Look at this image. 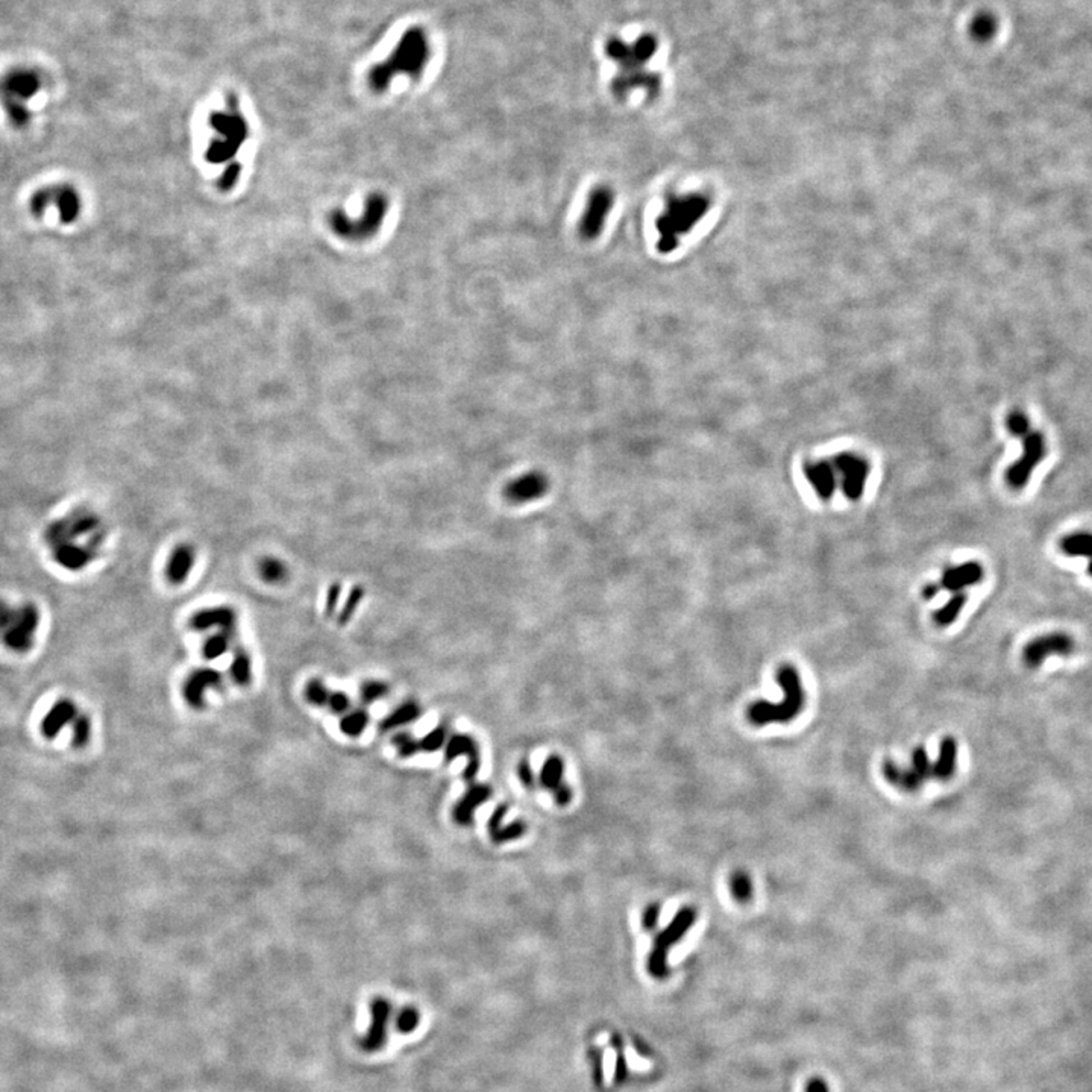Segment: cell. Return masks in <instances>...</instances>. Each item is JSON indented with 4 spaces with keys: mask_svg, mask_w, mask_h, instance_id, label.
I'll return each instance as SVG.
<instances>
[{
    "mask_svg": "<svg viewBox=\"0 0 1092 1092\" xmlns=\"http://www.w3.org/2000/svg\"><path fill=\"white\" fill-rule=\"evenodd\" d=\"M550 491V481L541 472L532 471L514 478L504 489L505 500L512 504H528L543 498Z\"/></svg>",
    "mask_w": 1092,
    "mask_h": 1092,
    "instance_id": "17",
    "label": "cell"
},
{
    "mask_svg": "<svg viewBox=\"0 0 1092 1092\" xmlns=\"http://www.w3.org/2000/svg\"><path fill=\"white\" fill-rule=\"evenodd\" d=\"M421 713H422V710H421V706L417 703L407 701V703L401 704L399 707H396L392 713H389L381 721L380 730L389 731V730H394V728L403 727L407 724H412L416 719L421 718Z\"/></svg>",
    "mask_w": 1092,
    "mask_h": 1092,
    "instance_id": "26",
    "label": "cell"
},
{
    "mask_svg": "<svg viewBox=\"0 0 1092 1092\" xmlns=\"http://www.w3.org/2000/svg\"><path fill=\"white\" fill-rule=\"evenodd\" d=\"M349 706H351V701H349V697L346 695L345 692H342V690L331 692L329 699H328V707L333 710L334 713L342 715V713H345L346 710L349 709Z\"/></svg>",
    "mask_w": 1092,
    "mask_h": 1092,
    "instance_id": "48",
    "label": "cell"
},
{
    "mask_svg": "<svg viewBox=\"0 0 1092 1092\" xmlns=\"http://www.w3.org/2000/svg\"><path fill=\"white\" fill-rule=\"evenodd\" d=\"M233 639H234V634L225 633V631H219L216 634H213L211 638H208L205 643H204V647H202L204 659H220L223 654H227L231 643H233Z\"/></svg>",
    "mask_w": 1092,
    "mask_h": 1092,
    "instance_id": "32",
    "label": "cell"
},
{
    "mask_svg": "<svg viewBox=\"0 0 1092 1092\" xmlns=\"http://www.w3.org/2000/svg\"><path fill=\"white\" fill-rule=\"evenodd\" d=\"M39 622V615L35 606L28 604L20 611H12L5 602H0V630L3 631L5 642L12 650H30Z\"/></svg>",
    "mask_w": 1092,
    "mask_h": 1092,
    "instance_id": "9",
    "label": "cell"
},
{
    "mask_svg": "<svg viewBox=\"0 0 1092 1092\" xmlns=\"http://www.w3.org/2000/svg\"><path fill=\"white\" fill-rule=\"evenodd\" d=\"M90 733H91V722H90L89 716L78 715L73 721V733H71L73 747H85L87 742H89Z\"/></svg>",
    "mask_w": 1092,
    "mask_h": 1092,
    "instance_id": "39",
    "label": "cell"
},
{
    "mask_svg": "<svg viewBox=\"0 0 1092 1092\" xmlns=\"http://www.w3.org/2000/svg\"><path fill=\"white\" fill-rule=\"evenodd\" d=\"M1006 426H1007V430H1009L1011 433L1014 434V435H1018V437H1024V435H1027V434L1030 433V422H1029V417L1024 414V412H1020V410H1014V412H1011V413L1007 414V417H1006Z\"/></svg>",
    "mask_w": 1092,
    "mask_h": 1092,
    "instance_id": "42",
    "label": "cell"
},
{
    "mask_svg": "<svg viewBox=\"0 0 1092 1092\" xmlns=\"http://www.w3.org/2000/svg\"><path fill=\"white\" fill-rule=\"evenodd\" d=\"M39 79L30 73H20L7 79L3 84L2 98L5 100L11 120L23 125L28 120V102L39 93Z\"/></svg>",
    "mask_w": 1092,
    "mask_h": 1092,
    "instance_id": "13",
    "label": "cell"
},
{
    "mask_svg": "<svg viewBox=\"0 0 1092 1092\" xmlns=\"http://www.w3.org/2000/svg\"><path fill=\"white\" fill-rule=\"evenodd\" d=\"M238 175H240V166H238V164H233V166L228 168L227 172L223 173V177L220 179L219 186H220L222 190H229V188L236 184Z\"/></svg>",
    "mask_w": 1092,
    "mask_h": 1092,
    "instance_id": "51",
    "label": "cell"
},
{
    "mask_svg": "<svg viewBox=\"0 0 1092 1092\" xmlns=\"http://www.w3.org/2000/svg\"><path fill=\"white\" fill-rule=\"evenodd\" d=\"M195 563H196V554L193 546H190L188 543H181L175 546L168 555L164 569L168 583L173 586L184 584L193 571Z\"/></svg>",
    "mask_w": 1092,
    "mask_h": 1092,
    "instance_id": "21",
    "label": "cell"
},
{
    "mask_svg": "<svg viewBox=\"0 0 1092 1092\" xmlns=\"http://www.w3.org/2000/svg\"><path fill=\"white\" fill-rule=\"evenodd\" d=\"M938 592H939V586H936V584H925L924 589H923V597H924L925 600H932V598H935Z\"/></svg>",
    "mask_w": 1092,
    "mask_h": 1092,
    "instance_id": "54",
    "label": "cell"
},
{
    "mask_svg": "<svg viewBox=\"0 0 1092 1092\" xmlns=\"http://www.w3.org/2000/svg\"><path fill=\"white\" fill-rule=\"evenodd\" d=\"M387 211V197L383 193H372L366 199L363 214L358 219L354 220L346 216L343 211H334L329 217V223L337 236L352 242H363L380 231Z\"/></svg>",
    "mask_w": 1092,
    "mask_h": 1092,
    "instance_id": "6",
    "label": "cell"
},
{
    "mask_svg": "<svg viewBox=\"0 0 1092 1092\" xmlns=\"http://www.w3.org/2000/svg\"><path fill=\"white\" fill-rule=\"evenodd\" d=\"M659 919L660 905L659 903H652V905H647L643 914H642V927L648 932H652V930L657 928Z\"/></svg>",
    "mask_w": 1092,
    "mask_h": 1092,
    "instance_id": "47",
    "label": "cell"
},
{
    "mask_svg": "<svg viewBox=\"0 0 1092 1092\" xmlns=\"http://www.w3.org/2000/svg\"><path fill=\"white\" fill-rule=\"evenodd\" d=\"M957 760V742L947 736L939 747L936 762H930L924 747H916L912 753V767H901L892 760H885L882 772L886 781L905 792H916L927 780H950L955 774Z\"/></svg>",
    "mask_w": 1092,
    "mask_h": 1092,
    "instance_id": "2",
    "label": "cell"
},
{
    "mask_svg": "<svg viewBox=\"0 0 1092 1092\" xmlns=\"http://www.w3.org/2000/svg\"><path fill=\"white\" fill-rule=\"evenodd\" d=\"M835 469L842 473V491L850 501H857L865 492L869 473L868 463L856 454L842 453L833 460Z\"/></svg>",
    "mask_w": 1092,
    "mask_h": 1092,
    "instance_id": "14",
    "label": "cell"
},
{
    "mask_svg": "<svg viewBox=\"0 0 1092 1092\" xmlns=\"http://www.w3.org/2000/svg\"><path fill=\"white\" fill-rule=\"evenodd\" d=\"M229 675L238 686H249L252 681V659L243 647H237L234 650Z\"/></svg>",
    "mask_w": 1092,
    "mask_h": 1092,
    "instance_id": "27",
    "label": "cell"
},
{
    "mask_svg": "<svg viewBox=\"0 0 1092 1092\" xmlns=\"http://www.w3.org/2000/svg\"><path fill=\"white\" fill-rule=\"evenodd\" d=\"M392 1014V1004L383 997L375 998L371 1003V1025L360 1041V1047L364 1052L372 1053L383 1047L387 1039V1023Z\"/></svg>",
    "mask_w": 1092,
    "mask_h": 1092,
    "instance_id": "18",
    "label": "cell"
},
{
    "mask_svg": "<svg viewBox=\"0 0 1092 1092\" xmlns=\"http://www.w3.org/2000/svg\"><path fill=\"white\" fill-rule=\"evenodd\" d=\"M615 205V191L609 186H597L591 190L584 213L578 222V234L583 240L592 242L602 234L607 217Z\"/></svg>",
    "mask_w": 1092,
    "mask_h": 1092,
    "instance_id": "10",
    "label": "cell"
},
{
    "mask_svg": "<svg viewBox=\"0 0 1092 1092\" xmlns=\"http://www.w3.org/2000/svg\"><path fill=\"white\" fill-rule=\"evenodd\" d=\"M91 557H93V554L89 550H82V548H78L75 545L64 543V545L59 546L58 560L70 569L82 568L84 564L89 563Z\"/></svg>",
    "mask_w": 1092,
    "mask_h": 1092,
    "instance_id": "33",
    "label": "cell"
},
{
    "mask_svg": "<svg viewBox=\"0 0 1092 1092\" xmlns=\"http://www.w3.org/2000/svg\"><path fill=\"white\" fill-rule=\"evenodd\" d=\"M1061 550L1071 557H1092V532H1073L1061 541Z\"/></svg>",
    "mask_w": 1092,
    "mask_h": 1092,
    "instance_id": "28",
    "label": "cell"
},
{
    "mask_svg": "<svg viewBox=\"0 0 1092 1092\" xmlns=\"http://www.w3.org/2000/svg\"><path fill=\"white\" fill-rule=\"evenodd\" d=\"M973 35L975 39H993L997 32V20L991 14H982L973 21Z\"/></svg>",
    "mask_w": 1092,
    "mask_h": 1092,
    "instance_id": "40",
    "label": "cell"
},
{
    "mask_svg": "<svg viewBox=\"0 0 1092 1092\" xmlns=\"http://www.w3.org/2000/svg\"><path fill=\"white\" fill-rule=\"evenodd\" d=\"M389 686L380 680H367L360 688V699L364 704H372L389 693Z\"/></svg>",
    "mask_w": 1092,
    "mask_h": 1092,
    "instance_id": "38",
    "label": "cell"
},
{
    "mask_svg": "<svg viewBox=\"0 0 1092 1092\" xmlns=\"http://www.w3.org/2000/svg\"><path fill=\"white\" fill-rule=\"evenodd\" d=\"M363 598L364 591L360 586H355V587L351 589L349 595H348V598H346L345 604L342 606L340 611H337V624H339V625L345 627V625H348V624L352 620L355 613L358 611V606L362 604Z\"/></svg>",
    "mask_w": 1092,
    "mask_h": 1092,
    "instance_id": "35",
    "label": "cell"
},
{
    "mask_svg": "<svg viewBox=\"0 0 1092 1092\" xmlns=\"http://www.w3.org/2000/svg\"><path fill=\"white\" fill-rule=\"evenodd\" d=\"M428 41L421 30H412L403 35L392 57L378 66L372 73V87L378 91L387 89L394 76L403 73L417 78L422 75L428 61Z\"/></svg>",
    "mask_w": 1092,
    "mask_h": 1092,
    "instance_id": "5",
    "label": "cell"
},
{
    "mask_svg": "<svg viewBox=\"0 0 1092 1092\" xmlns=\"http://www.w3.org/2000/svg\"><path fill=\"white\" fill-rule=\"evenodd\" d=\"M1074 650V640L1065 633H1050L1030 640L1023 651L1024 661L1029 668H1038L1052 654L1067 656Z\"/></svg>",
    "mask_w": 1092,
    "mask_h": 1092,
    "instance_id": "15",
    "label": "cell"
},
{
    "mask_svg": "<svg viewBox=\"0 0 1092 1092\" xmlns=\"http://www.w3.org/2000/svg\"><path fill=\"white\" fill-rule=\"evenodd\" d=\"M806 1092H828V1085L821 1077H815L807 1083Z\"/></svg>",
    "mask_w": 1092,
    "mask_h": 1092,
    "instance_id": "53",
    "label": "cell"
},
{
    "mask_svg": "<svg viewBox=\"0 0 1092 1092\" xmlns=\"http://www.w3.org/2000/svg\"><path fill=\"white\" fill-rule=\"evenodd\" d=\"M188 625H190L191 630L197 631V633H205V631L216 629L219 631L236 634L237 613L229 606H216V607H210V609H202V611H196L190 618Z\"/></svg>",
    "mask_w": 1092,
    "mask_h": 1092,
    "instance_id": "19",
    "label": "cell"
},
{
    "mask_svg": "<svg viewBox=\"0 0 1092 1092\" xmlns=\"http://www.w3.org/2000/svg\"><path fill=\"white\" fill-rule=\"evenodd\" d=\"M730 891L739 903H747L753 896V883L747 873L736 871L730 877Z\"/></svg>",
    "mask_w": 1092,
    "mask_h": 1092,
    "instance_id": "36",
    "label": "cell"
},
{
    "mask_svg": "<svg viewBox=\"0 0 1092 1092\" xmlns=\"http://www.w3.org/2000/svg\"><path fill=\"white\" fill-rule=\"evenodd\" d=\"M552 794H554V799H555L557 806L566 807L568 804H571L574 794H572L571 787L568 786V785L563 783V785H561L559 789H555Z\"/></svg>",
    "mask_w": 1092,
    "mask_h": 1092,
    "instance_id": "52",
    "label": "cell"
},
{
    "mask_svg": "<svg viewBox=\"0 0 1092 1092\" xmlns=\"http://www.w3.org/2000/svg\"><path fill=\"white\" fill-rule=\"evenodd\" d=\"M507 810H509V806H507V804H498V807L493 810L492 817H491L489 822H487V830H489V835H491L492 839L496 836L498 832L501 830L502 819L507 815Z\"/></svg>",
    "mask_w": 1092,
    "mask_h": 1092,
    "instance_id": "49",
    "label": "cell"
},
{
    "mask_svg": "<svg viewBox=\"0 0 1092 1092\" xmlns=\"http://www.w3.org/2000/svg\"><path fill=\"white\" fill-rule=\"evenodd\" d=\"M30 208L39 216L46 210L53 208L62 223H71L81 213V197L71 186H53L35 193L30 200Z\"/></svg>",
    "mask_w": 1092,
    "mask_h": 1092,
    "instance_id": "11",
    "label": "cell"
},
{
    "mask_svg": "<svg viewBox=\"0 0 1092 1092\" xmlns=\"http://www.w3.org/2000/svg\"><path fill=\"white\" fill-rule=\"evenodd\" d=\"M697 921V910L693 907H683L672 918L670 925L663 928L654 939V945L648 957V971L656 979H665L670 973L668 953L670 947L677 944L686 932Z\"/></svg>",
    "mask_w": 1092,
    "mask_h": 1092,
    "instance_id": "7",
    "label": "cell"
},
{
    "mask_svg": "<svg viewBox=\"0 0 1092 1092\" xmlns=\"http://www.w3.org/2000/svg\"><path fill=\"white\" fill-rule=\"evenodd\" d=\"M525 833H527V824L522 822V821H514L509 826L501 827V830L498 832L496 836L493 837L492 841L495 844H504V842L516 841V839L523 836Z\"/></svg>",
    "mask_w": 1092,
    "mask_h": 1092,
    "instance_id": "45",
    "label": "cell"
},
{
    "mask_svg": "<svg viewBox=\"0 0 1092 1092\" xmlns=\"http://www.w3.org/2000/svg\"><path fill=\"white\" fill-rule=\"evenodd\" d=\"M982 578H984L982 566L975 561H970V563H964L961 566L947 569L944 575H942L941 586L944 587L945 591L957 593V592L962 591L968 586H975Z\"/></svg>",
    "mask_w": 1092,
    "mask_h": 1092,
    "instance_id": "24",
    "label": "cell"
},
{
    "mask_svg": "<svg viewBox=\"0 0 1092 1092\" xmlns=\"http://www.w3.org/2000/svg\"><path fill=\"white\" fill-rule=\"evenodd\" d=\"M392 742H394V748H396V751L401 758H413L414 754L421 749L419 740H416L410 733H405V731L398 733L396 736H394Z\"/></svg>",
    "mask_w": 1092,
    "mask_h": 1092,
    "instance_id": "41",
    "label": "cell"
},
{
    "mask_svg": "<svg viewBox=\"0 0 1092 1092\" xmlns=\"http://www.w3.org/2000/svg\"><path fill=\"white\" fill-rule=\"evenodd\" d=\"M965 602H966V597H965V593H961V592H957L955 597H951V600L948 601V602L945 604L944 607H941L939 611H936L935 613L936 624H938V625H941V627H947V625L953 624V622H955L956 620V618L959 616V613H961V611H962V609H964Z\"/></svg>",
    "mask_w": 1092,
    "mask_h": 1092,
    "instance_id": "34",
    "label": "cell"
},
{
    "mask_svg": "<svg viewBox=\"0 0 1092 1092\" xmlns=\"http://www.w3.org/2000/svg\"><path fill=\"white\" fill-rule=\"evenodd\" d=\"M1047 454L1045 437L1039 431H1030L1023 437V454L1006 471V481L1012 489H1023L1029 482L1036 466L1043 462Z\"/></svg>",
    "mask_w": 1092,
    "mask_h": 1092,
    "instance_id": "12",
    "label": "cell"
},
{
    "mask_svg": "<svg viewBox=\"0 0 1092 1092\" xmlns=\"http://www.w3.org/2000/svg\"><path fill=\"white\" fill-rule=\"evenodd\" d=\"M258 574L269 584H279L288 577L286 563L276 557H265L258 564Z\"/></svg>",
    "mask_w": 1092,
    "mask_h": 1092,
    "instance_id": "31",
    "label": "cell"
},
{
    "mask_svg": "<svg viewBox=\"0 0 1092 1092\" xmlns=\"http://www.w3.org/2000/svg\"><path fill=\"white\" fill-rule=\"evenodd\" d=\"M445 742H446V728L440 726V727L431 730L428 735H425L419 740V745L425 753H434V751L440 749L445 745Z\"/></svg>",
    "mask_w": 1092,
    "mask_h": 1092,
    "instance_id": "43",
    "label": "cell"
},
{
    "mask_svg": "<svg viewBox=\"0 0 1092 1092\" xmlns=\"http://www.w3.org/2000/svg\"><path fill=\"white\" fill-rule=\"evenodd\" d=\"M778 684L781 686L785 698L781 703L756 701L747 710L748 721L754 726H767L771 722H789L797 718L804 707V689L803 683L794 666L785 665L777 672Z\"/></svg>",
    "mask_w": 1092,
    "mask_h": 1092,
    "instance_id": "4",
    "label": "cell"
},
{
    "mask_svg": "<svg viewBox=\"0 0 1092 1092\" xmlns=\"http://www.w3.org/2000/svg\"><path fill=\"white\" fill-rule=\"evenodd\" d=\"M491 797H492V787L487 785H472L454 806V821L458 826H471L475 810L482 806L486 801H489Z\"/></svg>",
    "mask_w": 1092,
    "mask_h": 1092,
    "instance_id": "22",
    "label": "cell"
},
{
    "mask_svg": "<svg viewBox=\"0 0 1092 1092\" xmlns=\"http://www.w3.org/2000/svg\"><path fill=\"white\" fill-rule=\"evenodd\" d=\"M518 777L521 780L522 785L527 787V789H532V787L536 786L534 772H532V765H530V762H528L527 758L521 760L519 765H518Z\"/></svg>",
    "mask_w": 1092,
    "mask_h": 1092,
    "instance_id": "50",
    "label": "cell"
},
{
    "mask_svg": "<svg viewBox=\"0 0 1092 1092\" xmlns=\"http://www.w3.org/2000/svg\"><path fill=\"white\" fill-rule=\"evenodd\" d=\"M223 677L213 668H199L188 675L182 684V697L191 709H204L210 689L222 688Z\"/></svg>",
    "mask_w": 1092,
    "mask_h": 1092,
    "instance_id": "16",
    "label": "cell"
},
{
    "mask_svg": "<svg viewBox=\"0 0 1092 1092\" xmlns=\"http://www.w3.org/2000/svg\"><path fill=\"white\" fill-rule=\"evenodd\" d=\"M1088 572H1090V575L1092 577V557L1091 560H1090V564H1088Z\"/></svg>",
    "mask_w": 1092,
    "mask_h": 1092,
    "instance_id": "55",
    "label": "cell"
},
{
    "mask_svg": "<svg viewBox=\"0 0 1092 1092\" xmlns=\"http://www.w3.org/2000/svg\"><path fill=\"white\" fill-rule=\"evenodd\" d=\"M211 127L216 129L217 138L208 149L210 163H225L234 157L242 143L247 140V123L234 111L217 113L211 118Z\"/></svg>",
    "mask_w": 1092,
    "mask_h": 1092,
    "instance_id": "8",
    "label": "cell"
},
{
    "mask_svg": "<svg viewBox=\"0 0 1092 1092\" xmlns=\"http://www.w3.org/2000/svg\"><path fill=\"white\" fill-rule=\"evenodd\" d=\"M710 210V199L706 193L689 191L666 197L665 208L656 220L659 233L657 251L660 254H670L680 247L681 237L688 236L698 225L701 219Z\"/></svg>",
    "mask_w": 1092,
    "mask_h": 1092,
    "instance_id": "3",
    "label": "cell"
},
{
    "mask_svg": "<svg viewBox=\"0 0 1092 1092\" xmlns=\"http://www.w3.org/2000/svg\"><path fill=\"white\" fill-rule=\"evenodd\" d=\"M563 772H564L563 760L559 756L551 754L541 767V777H539L541 786L554 792L563 785Z\"/></svg>",
    "mask_w": 1092,
    "mask_h": 1092,
    "instance_id": "29",
    "label": "cell"
},
{
    "mask_svg": "<svg viewBox=\"0 0 1092 1092\" xmlns=\"http://www.w3.org/2000/svg\"><path fill=\"white\" fill-rule=\"evenodd\" d=\"M466 756L469 758L468 767L463 771V778L468 783H473L475 777L481 767V758H480V749L477 742L468 735H455L449 738L445 749V760L453 762L454 758Z\"/></svg>",
    "mask_w": 1092,
    "mask_h": 1092,
    "instance_id": "20",
    "label": "cell"
},
{
    "mask_svg": "<svg viewBox=\"0 0 1092 1092\" xmlns=\"http://www.w3.org/2000/svg\"><path fill=\"white\" fill-rule=\"evenodd\" d=\"M342 584L340 583H333L328 591H326L325 600V616L331 618L339 611V604H340V597H342Z\"/></svg>",
    "mask_w": 1092,
    "mask_h": 1092,
    "instance_id": "46",
    "label": "cell"
},
{
    "mask_svg": "<svg viewBox=\"0 0 1092 1092\" xmlns=\"http://www.w3.org/2000/svg\"><path fill=\"white\" fill-rule=\"evenodd\" d=\"M419 1020L421 1016L414 1007H405L396 1018V1029L399 1030V1034H412L419 1025Z\"/></svg>",
    "mask_w": 1092,
    "mask_h": 1092,
    "instance_id": "44",
    "label": "cell"
},
{
    "mask_svg": "<svg viewBox=\"0 0 1092 1092\" xmlns=\"http://www.w3.org/2000/svg\"><path fill=\"white\" fill-rule=\"evenodd\" d=\"M657 52V41L652 35H640L631 46L622 39H611L606 44V53L620 66V73L611 82L615 98L625 100L631 91L645 90L648 98L659 94L660 78L643 69L645 62Z\"/></svg>",
    "mask_w": 1092,
    "mask_h": 1092,
    "instance_id": "1",
    "label": "cell"
},
{
    "mask_svg": "<svg viewBox=\"0 0 1092 1092\" xmlns=\"http://www.w3.org/2000/svg\"><path fill=\"white\" fill-rule=\"evenodd\" d=\"M76 716H78V713H76L75 704L69 699H61L49 710L46 718L43 719V724H41L43 735L46 738H55L59 731L70 722H73Z\"/></svg>",
    "mask_w": 1092,
    "mask_h": 1092,
    "instance_id": "25",
    "label": "cell"
},
{
    "mask_svg": "<svg viewBox=\"0 0 1092 1092\" xmlns=\"http://www.w3.org/2000/svg\"><path fill=\"white\" fill-rule=\"evenodd\" d=\"M804 473L812 487L817 491L822 500H830L836 491V469L832 463H809L804 466Z\"/></svg>",
    "mask_w": 1092,
    "mask_h": 1092,
    "instance_id": "23",
    "label": "cell"
},
{
    "mask_svg": "<svg viewBox=\"0 0 1092 1092\" xmlns=\"http://www.w3.org/2000/svg\"><path fill=\"white\" fill-rule=\"evenodd\" d=\"M304 695H306V701H308L311 706H316V707H324V706H328V699H329L331 692L326 688L325 683H324L322 680L311 679L306 684Z\"/></svg>",
    "mask_w": 1092,
    "mask_h": 1092,
    "instance_id": "37",
    "label": "cell"
},
{
    "mask_svg": "<svg viewBox=\"0 0 1092 1092\" xmlns=\"http://www.w3.org/2000/svg\"><path fill=\"white\" fill-rule=\"evenodd\" d=\"M369 721H371V716H369L367 710H352L340 719V731L349 738H357L367 728Z\"/></svg>",
    "mask_w": 1092,
    "mask_h": 1092,
    "instance_id": "30",
    "label": "cell"
}]
</instances>
